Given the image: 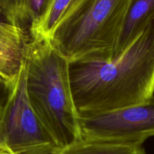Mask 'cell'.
I'll return each mask as SVG.
<instances>
[{
	"label": "cell",
	"instance_id": "cell-1",
	"mask_svg": "<svg viewBox=\"0 0 154 154\" xmlns=\"http://www.w3.org/2000/svg\"><path fill=\"white\" fill-rule=\"evenodd\" d=\"M69 72L79 115L150 100L154 97V18L112 60L69 63Z\"/></svg>",
	"mask_w": 154,
	"mask_h": 154
},
{
	"label": "cell",
	"instance_id": "cell-2",
	"mask_svg": "<svg viewBox=\"0 0 154 154\" xmlns=\"http://www.w3.org/2000/svg\"><path fill=\"white\" fill-rule=\"evenodd\" d=\"M27 93L32 108L61 150L83 140L72 96L69 63L46 38H30L24 50Z\"/></svg>",
	"mask_w": 154,
	"mask_h": 154
},
{
	"label": "cell",
	"instance_id": "cell-3",
	"mask_svg": "<svg viewBox=\"0 0 154 154\" xmlns=\"http://www.w3.org/2000/svg\"><path fill=\"white\" fill-rule=\"evenodd\" d=\"M131 0H85L48 40L69 63L113 60Z\"/></svg>",
	"mask_w": 154,
	"mask_h": 154
},
{
	"label": "cell",
	"instance_id": "cell-4",
	"mask_svg": "<svg viewBox=\"0 0 154 154\" xmlns=\"http://www.w3.org/2000/svg\"><path fill=\"white\" fill-rule=\"evenodd\" d=\"M23 61L0 115V148L8 154H58L61 148L32 108Z\"/></svg>",
	"mask_w": 154,
	"mask_h": 154
},
{
	"label": "cell",
	"instance_id": "cell-5",
	"mask_svg": "<svg viewBox=\"0 0 154 154\" xmlns=\"http://www.w3.org/2000/svg\"><path fill=\"white\" fill-rule=\"evenodd\" d=\"M79 117L85 140L143 144L154 136V97L139 105Z\"/></svg>",
	"mask_w": 154,
	"mask_h": 154
},
{
	"label": "cell",
	"instance_id": "cell-6",
	"mask_svg": "<svg viewBox=\"0 0 154 154\" xmlns=\"http://www.w3.org/2000/svg\"><path fill=\"white\" fill-rule=\"evenodd\" d=\"M27 32L11 24L0 26V76L11 84L24 61L26 44L30 39Z\"/></svg>",
	"mask_w": 154,
	"mask_h": 154
},
{
	"label": "cell",
	"instance_id": "cell-7",
	"mask_svg": "<svg viewBox=\"0 0 154 154\" xmlns=\"http://www.w3.org/2000/svg\"><path fill=\"white\" fill-rule=\"evenodd\" d=\"M153 18L154 0H131L113 58L123 52Z\"/></svg>",
	"mask_w": 154,
	"mask_h": 154
},
{
	"label": "cell",
	"instance_id": "cell-8",
	"mask_svg": "<svg viewBox=\"0 0 154 154\" xmlns=\"http://www.w3.org/2000/svg\"><path fill=\"white\" fill-rule=\"evenodd\" d=\"M85 1V0H48L41 17L29 29L30 38H50L57 26Z\"/></svg>",
	"mask_w": 154,
	"mask_h": 154
},
{
	"label": "cell",
	"instance_id": "cell-9",
	"mask_svg": "<svg viewBox=\"0 0 154 154\" xmlns=\"http://www.w3.org/2000/svg\"><path fill=\"white\" fill-rule=\"evenodd\" d=\"M48 0H0V8L9 23L29 31L41 17Z\"/></svg>",
	"mask_w": 154,
	"mask_h": 154
},
{
	"label": "cell",
	"instance_id": "cell-10",
	"mask_svg": "<svg viewBox=\"0 0 154 154\" xmlns=\"http://www.w3.org/2000/svg\"><path fill=\"white\" fill-rule=\"evenodd\" d=\"M58 154H147L143 144L85 140L65 147Z\"/></svg>",
	"mask_w": 154,
	"mask_h": 154
},
{
	"label": "cell",
	"instance_id": "cell-11",
	"mask_svg": "<svg viewBox=\"0 0 154 154\" xmlns=\"http://www.w3.org/2000/svg\"><path fill=\"white\" fill-rule=\"evenodd\" d=\"M12 84L0 76V115L10 94Z\"/></svg>",
	"mask_w": 154,
	"mask_h": 154
},
{
	"label": "cell",
	"instance_id": "cell-12",
	"mask_svg": "<svg viewBox=\"0 0 154 154\" xmlns=\"http://www.w3.org/2000/svg\"><path fill=\"white\" fill-rule=\"evenodd\" d=\"M4 23L11 24L10 23H9L7 17L5 16V13L3 12V11L2 10V8H0V24H4ZM11 25H12V24H11Z\"/></svg>",
	"mask_w": 154,
	"mask_h": 154
},
{
	"label": "cell",
	"instance_id": "cell-13",
	"mask_svg": "<svg viewBox=\"0 0 154 154\" xmlns=\"http://www.w3.org/2000/svg\"><path fill=\"white\" fill-rule=\"evenodd\" d=\"M0 153H4V151H3L1 148H0Z\"/></svg>",
	"mask_w": 154,
	"mask_h": 154
},
{
	"label": "cell",
	"instance_id": "cell-14",
	"mask_svg": "<svg viewBox=\"0 0 154 154\" xmlns=\"http://www.w3.org/2000/svg\"><path fill=\"white\" fill-rule=\"evenodd\" d=\"M0 154H8V153H0Z\"/></svg>",
	"mask_w": 154,
	"mask_h": 154
}]
</instances>
